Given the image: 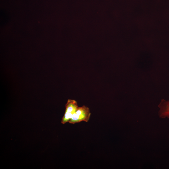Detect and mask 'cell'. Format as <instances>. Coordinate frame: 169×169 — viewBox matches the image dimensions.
Listing matches in <instances>:
<instances>
[{
  "label": "cell",
  "instance_id": "1",
  "mask_svg": "<svg viewBox=\"0 0 169 169\" xmlns=\"http://www.w3.org/2000/svg\"><path fill=\"white\" fill-rule=\"evenodd\" d=\"M90 115L91 113L88 107L84 105L79 107L76 112L72 115L69 123L74 124L82 121L88 122Z\"/></svg>",
  "mask_w": 169,
  "mask_h": 169
},
{
  "label": "cell",
  "instance_id": "3",
  "mask_svg": "<svg viewBox=\"0 0 169 169\" xmlns=\"http://www.w3.org/2000/svg\"><path fill=\"white\" fill-rule=\"evenodd\" d=\"M160 109L159 115L162 118L167 117L169 118V100L162 99L158 105Z\"/></svg>",
  "mask_w": 169,
  "mask_h": 169
},
{
  "label": "cell",
  "instance_id": "2",
  "mask_svg": "<svg viewBox=\"0 0 169 169\" xmlns=\"http://www.w3.org/2000/svg\"><path fill=\"white\" fill-rule=\"evenodd\" d=\"M65 106V112L61 121V123L63 124L69 122L72 115L79 107L77 101L71 99L68 100Z\"/></svg>",
  "mask_w": 169,
  "mask_h": 169
}]
</instances>
